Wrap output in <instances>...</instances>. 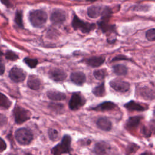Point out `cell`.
<instances>
[{"instance_id": "27", "label": "cell", "mask_w": 155, "mask_h": 155, "mask_svg": "<svg viewBox=\"0 0 155 155\" xmlns=\"http://www.w3.org/2000/svg\"><path fill=\"white\" fill-rule=\"evenodd\" d=\"M24 62L30 68H35L38 64V60L36 59H31L30 58H25Z\"/></svg>"}, {"instance_id": "13", "label": "cell", "mask_w": 155, "mask_h": 155, "mask_svg": "<svg viewBox=\"0 0 155 155\" xmlns=\"http://www.w3.org/2000/svg\"><path fill=\"white\" fill-rule=\"evenodd\" d=\"M124 107L129 111H143L147 110V107L143 106L140 103L136 102L134 101H130V102L126 103Z\"/></svg>"}, {"instance_id": "14", "label": "cell", "mask_w": 155, "mask_h": 155, "mask_svg": "<svg viewBox=\"0 0 155 155\" xmlns=\"http://www.w3.org/2000/svg\"><path fill=\"white\" fill-rule=\"evenodd\" d=\"M96 125L99 129L105 131H108L112 128L111 121L106 117H99L96 121Z\"/></svg>"}, {"instance_id": "15", "label": "cell", "mask_w": 155, "mask_h": 155, "mask_svg": "<svg viewBox=\"0 0 155 155\" xmlns=\"http://www.w3.org/2000/svg\"><path fill=\"white\" fill-rule=\"evenodd\" d=\"M70 79L74 84L78 85H81L85 82L86 77L82 72L77 71L71 74Z\"/></svg>"}, {"instance_id": "40", "label": "cell", "mask_w": 155, "mask_h": 155, "mask_svg": "<svg viewBox=\"0 0 155 155\" xmlns=\"http://www.w3.org/2000/svg\"><path fill=\"white\" fill-rule=\"evenodd\" d=\"M2 53L0 51V56H2Z\"/></svg>"}, {"instance_id": "26", "label": "cell", "mask_w": 155, "mask_h": 155, "mask_svg": "<svg viewBox=\"0 0 155 155\" xmlns=\"http://www.w3.org/2000/svg\"><path fill=\"white\" fill-rule=\"evenodd\" d=\"M49 138L53 141H56L59 138V134L58 131L54 128H50L48 131Z\"/></svg>"}, {"instance_id": "18", "label": "cell", "mask_w": 155, "mask_h": 155, "mask_svg": "<svg viewBox=\"0 0 155 155\" xmlns=\"http://www.w3.org/2000/svg\"><path fill=\"white\" fill-rule=\"evenodd\" d=\"M104 9L99 5H93L88 8L87 13L89 17L96 18L102 15Z\"/></svg>"}, {"instance_id": "42", "label": "cell", "mask_w": 155, "mask_h": 155, "mask_svg": "<svg viewBox=\"0 0 155 155\" xmlns=\"http://www.w3.org/2000/svg\"><path fill=\"white\" fill-rule=\"evenodd\" d=\"M27 155H33V154H27Z\"/></svg>"}, {"instance_id": "17", "label": "cell", "mask_w": 155, "mask_h": 155, "mask_svg": "<svg viewBox=\"0 0 155 155\" xmlns=\"http://www.w3.org/2000/svg\"><path fill=\"white\" fill-rule=\"evenodd\" d=\"M139 94L145 99L151 100L155 98V91L148 87H143L140 88Z\"/></svg>"}, {"instance_id": "25", "label": "cell", "mask_w": 155, "mask_h": 155, "mask_svg": "<svg viewBox=\"0 0 155 155\" xmlns=\"http://www.w3.org/2000/svg\"><path fill=\"white\" fill-rule=\"evenodd\" d=\"M107 75V71L105 69L96 70L93 71L94 77L98 80H102L105 78Z\"/></svg>"}, {"instance_id": "7", "label": "cell", "mask_w": 155, "mask_h": 155, "mask_svg": "<svg viewBox=\"0 0 155 155\" xmlns=\"http://www.w3.org/2000/svg\"><path fill=\"white\" fill-rule=\"evenodd\" d=\"M110 87L119 93H126L130 88V84L122 79H113L110 82Z\"/></svg>"}, {"instance_id": "35", "label": "cell", "mask_w": 155, "mask_h": 155, "mask_svg": "<svg viewBox=\"0 0 155 155\" xmlns=\"http://www.w3.org/2000/svg\"><path fill=\"white\" fill-rule=\"evenodd\" d=\"M5 71V65L2 61L1 59H0V75H2L4 74Z\"/></svg>"}, {"instance_id": "39", "label": "cell", "mask_w": 155, "mask_h": 155, "mask_svg": "<svg viewBox=\"0 0 155 155\" xmlns=\"http://www.w3.org/2000/svg\"><path fill=\"white\" fill-rule=\"evenodd\" d=\"M88 1H90V2H94V1H96V0H87Z\"/></svg>"}, {"instance_id": "33", "label": "cell", "mask_w": 155, "mask_h": 155, "mask_svg": "<svg viewBox=\"0 0 155 155\" xmlns=\"http://www.w3.org/2000/svg\"><path fill=\"white\" fill-rule=\"evenodd\" d=\"M50 106H51L52 108L57 110H61L63 108L64 106L62 105V104H55V103H51L50 104Z\"/></svg>"}, {"instance_id": "41", "label": "cell", "mask_w": 155, "mask_h": 155, "mask_svg": "<svg viewBox=\"0 0 155 155\" xmlns=\"http://www.w3.org/2000/svg\"><path fill=\"white\" fill-rule=\"evenodd\" d=\"M9 155H16V154H9Z\"/></svg>"}, {"instance_id": "6", "label": "cell", "mask_w": 155, "mask_h": 155, "mask_svg": "<svg viewBox=\"0 0 155 155\" xmlns=\"http://www.w3.org/2000/svg\"><path fill=\"white\" fill-rule=\"evenodd\" d=\"M85 103V99L78 93H74L69 101L68 106L71 110H76L82 107Z\"/></svg>"}, {"instance_id": "10", "label": "cell", "mask_w": 155, "mask_h": 155, "mask_svg": "<svg viewBox=\"0 0 155 155\" xmlns=\"http://www.w3.org/2000/svg\"><path fill=\"white\" fill-rule=\"evenodd\" d=\"M66 16L65 12L60 9L54 10L50 16V20L54 24H61L65 21Z\"/></svg>"}, {"instance_id": "22", "label": "cell", "mask_w": 155, "mask_h": 155, "mask_svg": "<svg viewBox=\"0 0 155 155\" xmlns=\"http://www.w3.org/2000/svg\"><path fill=\"white\" fill-rule=\"evenodd\" d=\"M113 71L117 75H126L128 73V69L126 66L122 64H117L113 67Z\"/></svg>"}, {"instance_id": "37", "label": "cell", "mask_w": 155, "mask_h": 155, "mask_svg": "<svg viewBox=\"0 0 155 155\" xmlns=\"http://www.w3.org/2000/svg\"><path fill=\"white\" fill-rule=\"evenodd\" d=\"M1 1V2L3 4H4L5 5H6L7 7H10V5H11V4H10V1L9 0H0Z\"/></svg>"}, {"instance_id": "23", "label": "cell", "mask_w": 155, "mask_h": 155, "mask_svg": "<svg viewBox=\"0 0 155 155\" xmlns=\"http://www.w3.org/2000/svg\"><path fill=\"white\" fill-rule=\"evenodd\" d=\"M105 84L104 82L101 83L100 85H99L98 86L94 87L93 90L92 92L93 93L98 97H102L105 95Z\"/></svg>"}, {"instance_id": "43", "label": "cell", "mask_w": 155, "mask_h": 155, "mask_svg": "<svg viewBox=\"0 0 155 155\" xmlns=\"http://www.w3.org/2000/svg\"><path fill=\"white\" fill-rule=\"evenodd\" d=\"M154 114H155V110H154Z\"/></svg>"}, {"instance_id": "19", "label": "cell", "mask_w": 155, "mask_h": 155, "mask_svg": "<svg viewBox=\"0 0 155 155\" xmlns=\"http://www.w3.org/2000/svg\"><path fill=\"white\" fill-rule=\"evenodd\" d=\"M105 61V58L103 56H93L88 58L86 62L87 64L93 67H97L101 65Z\"/></svg>"}, {"instance_id": "5", "label": "cell", "mask_w": 155, "mask_h": 155, "mask_svg": "<svg viewBox=\"0 0 155 155\" xmlns=\"http://www.w3.org/2000/svg\"><path fill=\"white\" fill-rule=\"evenodd\" d=\"M72 26L74 30L80 29L83 33H88L94 27V24H89L81 20L77 16L74 15L72 21Z\"/></svg>"}, {"instance_id": "29", "label": "cell", "mask_w": 155, "mask_h": 155, "mask_svg": "<svg viewBox=\"0 0 155 155\" xmlns=\"http://www.w3.org/2000/svg\"><path fill=\"white\" fill-rule=\"evenodd\" d=\"M146 38L150 41H155V28L148 30L146 33Z\"/></svg>"}, {"instance_id": "32", "label": "cell", "mask_w": 155, "mask_h": 155, "mask_svg": "<svg viewBox=\"0 0 155 155\" xmlns=\"http://www.w3.org/2000/svg\"><path fill=\"white\" fill-rule=\"evenodd\" d=\"M7 122V119L6 116L1 113H0V128L4 127Z\"/></svg>"}, {"instance_id": "9", "label": "cell", "mask_w": 155, "mask_h": 155, "mask_svg": "<svg viewBox=\"0 0 155 155\" xmlns=\"http://www.w3.org/2000/svg\"><path fill=\"white\" fill-rule=\"evenodd\" d=\"M111 146L105 142H99L94 146V152L96 155H109L111 152Z\"/></svg>"}, {"instance_id": "3", "label": "cell", "mask_w": 155, "mask_h": 155, "mask_svg": "<svg viewBox=\"0 0 155 155\" xmlns=\"http://www.w3.org/2000/svg\"><path fill=\"white\" fill-rule=\"evenodd\" d=\"M15 136L17 142L21 145H28L33 140L32 132L26 128H21L15 131Z\"/></svg>"}, {"instance_id": "2", "label": "cell", "mask_w": 155, "mask_h": 155, "mask_svg": "<svg viewBox=\"0 0 155 155\" xmlns=\"http://www.w3.org/2000/svg\"><path fill=\"white\" fill-rule=\"evenodd\" d=\"M71 139L70 136H64L61 142L52 148V154L53 155H62V154L69 153L71 148Z\"/></svg>"}, {"instance_id": "12", "label": "cell", "mask_w": 155, "mask_h": 155, "mask_svg": "<svg viewBox=\"0 0 155 155\" xmlns=\"http://www.w3.org/2000/svg\"><path fill=\"white\" fill-rule=\"evenodd\" d=\"M115 107H116V105L114 103L110 101H106L91 108V110L97 111H107L111 110Z\"/></svg>"}, {"instance_id": "38", "label": "cell", "mask_w": 155, "mask_h": 155, "mask_svg": "<svg viewBox=\"0 0 155 155\" xmlns=\"http://www.w3.org/2000/svg\"><path fill=\"white\" fill-rule=\"evenodd\" d=\"M140 155H154L153 153H151V152L149 151H145L144 153H142V154H140Z\"/></svg>"}, {"instance_id": "34", "label": "cell", "mask_w": 155, "mask_h": 155, "mask_svg": "<svg viewBox=\"0 0 155 155\" xmlns=\"http://www.w3.org/2000/svg\"><path fill=\"white\" fill-rule=\"evenodd\" d=\"M7 145L4 140L0 137V152H2L4 151L6 149Z\"/></svg>"}, {"instance_id": "24", "label": "cell", "mask_w": 155, "mask_h": 155, "mask_svg": "<svg viewBox=\"0 0 155 155\" xmlns=\"http://www.w3.org/2000/svg\"><path fill=\"white\" fill-rule=\"evenodd\" d=\"M11 104L12 102L7 97L0 93V107L7 109L11 106Z\"/></svg>"}, {"instance_id": "30", "label": "cell", "mask_w": 155, "mask_h": 155, "mask_svg": "<svg viewBox=\"0 0 155 155\" xmlns=\"http://www.w3.org/2000/svg\"><path fill=\"white\" fill-rule=\"evenodd\" d=\"M139 149V146H137L135 143H131L128 145V147L127 148L126 150V153L127 154H130L133 153H134L136 151V150Z\"/></svg>"}, {"instance_id": "1", "label": "cell", "mask_w": 155, "mask_h": 155, "mask_svg": "<svg viewBox=\"0 0 155 155\" xmlns=\"http://www.w3.org/2000/svg\"><path fill=\"white\" fill-rule=\"evenodd\" d=\"M29 21L35 27L42 26L47 20V15L42 10H34L29 13Z\"/></svg>"}, {"instance_id": "28", "label": "cell", "mask_w": 155, "mask_h": 155, "mask_svg": "<svg viewBox=\"0 0 155 155\" xmlns=\"http://www.w3.org/2000/svg\"><path fill=\"white\" fill-rule=\"evenodd\" d=\"M15 21L16 23L18 25L19 27H22V12L21 11L16 12L15 14Z\"/></svg>"}, {"instance_id": "36", "label": "cell", "mask_w": 155, "mask_h": 155, "mask_svg": "<svg viewBox=\"0 0 155 155\" xmlns=\"http://www.w3.org/2000/svg\"><path fill=\"white\" fill-rule=\"evenodd\" d=\"M120 59H126V60H128V58H126L125 56H122V55H119V56H117L115 58H114L112 60V61H118V60H120Z\"/></svg>"}, {"instance_id": "8", "label": "cell", "mask_w": 155, "mask_h": 155, "mask_svg": "<svg viewBox=\"0 0 155 155\" xmlns=\"http://www.w3.org/2000/svg\"><path fill=\"white\" fill-rule=\"evenodd\" d=\"M9 78L15 82H20L25 79V73L21 68L13 67L9 72Z\"/></svg>"}, {"instance_id": "31", "label": "cell", "mask_w": 155, "mask_h": 155, "mask_svg": "<svg viewBox=\"0 0 155 155\" xmlns=\"http://www.w3.org/2000/svg\"><path fill=\"white\" fill-rule=\"evenodd\" d=\"M5 58L6 59L12 61H15L18 59V55L12 51H7L5 53Z\"/></svg>"}, {"instance_id": "11", "label": "cell", "mask_w": 155, "mask_h": 155, "mask_svg": "<svg viewBox=\"0 0 155 155\" xmlns=\"http://www.w3.org/2000/svg\"><path fill=\"white\" fill-rule=\"evenodd\" d=\"M49 76L53 81L60 82L65 80L67 77V74L62 70L59 68H53L50 71Z\"/></svg>"}, {"instance_id": "21", "label": "cell", "mask_w": 155, "mask_h": 155, "mask_svg": "<svg viewBox=\"0 0 155 155\" xmlns=\"http://www.w3.org/2000/svg\"><path fill=\"white\" fill-rule=\"evenodd\" d=\"M141 119H142V117L139 116L130 117L126 122L127 128L128 129L136 128L140 124Z\"/></svg>"}, {"instance_id": "16", "label": "cell", "mask_w": 155, "mask_h": 155, "mask_svg": "<svg viewBox=\"0 0 155 155\" xmlns=\"http://www.w3.org/2000/svg\"><path fill=\"white\" fill-rule=\"evenodd\" d=\"M47 95L50 99L53 101H62L66 98V95L65 93L53 90L48 91Z\"/></svg>"}, {"instance_id": "4", "label": "cell", "mask_w": 155, "mask_h": 155, "mask_svg": "<svg viewBox=\"0 0 155 155\" xmlns=\"http://www.w3.org/2000/svg\"><path fill=\"white\" fill-rule=\"evenodd\" d=\"M13 112L16 123L19 124L30 119L31 116V113L28 110L19 106L15 107Z\"/></svg>"}, {"instance_id": "20", "label": "cell", "mask_w": 155, "mask_h": 155, "mask_svg": "<svg viewBox=\"0 0 155 155\" xmlns=\"http://www.w3.org/2000/svg\"><path fill=\"white\" fill-rule=\"evenodd\" d=\"M27 85L32 90H37L41 87V81L38 78L35 76L31 75L29 76L28 79Z\"/></svg>"}]
</instances>
